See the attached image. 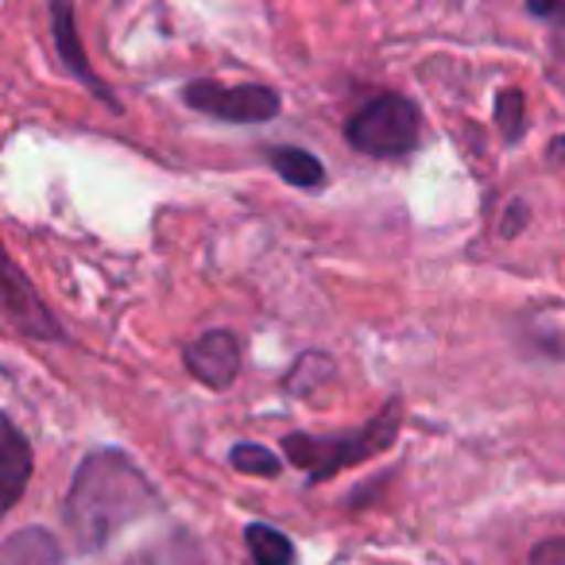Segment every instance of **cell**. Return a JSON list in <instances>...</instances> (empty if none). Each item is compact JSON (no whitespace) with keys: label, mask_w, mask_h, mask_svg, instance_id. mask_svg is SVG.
<instances>
[{"label":"cell","mask_w":565,"mask_h":565,"mask_svg":"<svg viewBox=\"0 0 565 565\" xmlns=\"http://www.w3.org/2000/svg\"><path fill=\"white\" fill-rule=\"evenodd\" d=\"M345 136L361 156L403 159L423 140V113H418V105L411 97L380 94L349 117Z\"/></svg>","instance_id":"obj_3"},{"label":"cell","mask_w":565,"mask_h":565,"mask_svg":"<svg viewBox=\"0 0 565 565\" xmlns=\"http://www.w3.org/2000/svg\"><path fill=\"white\" fill-rule=\"evenodd\" d=\"M4 318H9L20 333H28V338H35V341L63 338V330H58V322L51 318V310L43 307L40 295L28 287L24 275H20V267L12 264V259L4 264Z\"/></svg>","instance_id":"obj_6"},{"label":"cell","mask_w":565,"mask_h":565,"mask_svg":"<svg viewBox=\"0 0 565 565\" xmlns=\"http://www.w3.org/2000/svg\"><path fill=\"white\" fill-rule=\"evenodd\" d=\"M550 159H565V136H562V140L550 143Z\"/></svg>","instance_id":"obj_18"},{"label":"cell","mask_w":565,"mask_h":565,"mask_svg":"<svg viewBox=\"0 0 565 565\" xmlns=\"http://www.w3.org/2000/svg\"><path fill=\"white\" fill-rule=\"evenodd\" d=\"M125 565H205V557L186 534H174V539L159 542V546L140 550V554L128 557Z\"/></svg>","instance_id":"obj_12"},{"label":"cell","mask_w":565,"mask_h":565,"mask_svg":"<svg viewBox=\"0 0 565 565\" xmlns=\"http://www.w3.org/2000/svg\"><path fill=\"white\" fill-rule=\"evenodd\" d=\"M244 546L256 565H295V542L271 523H252L244 531Z\"/></svg>","instance_id":"obj_10"},{"label":"cell","mask_w":565,"mask_h":565,"mask_svg":"<svg viewBox=\"0 0 565 565\" xmlns=\"http://www.w3.org/2000/svg\"><path fill=\"white\" fill-rule=\"evenodd\" d=\"M267 159H271L275 174H279L282 182H291V186H299V190H315L326 182L322 159L310 156L307 148H271Z\"/></svg>","instance_id":"obj_9"},{"label":"cell","mask_w":565,"mask_h":565,"mask_svg":"<svg viewBox=\"0 0 565 565\" xmlns=\"http://www.w3.org/2000/svg\"><path fill=\"white\" fill-rule=\"evenodd\" d=\"M526 12L539 20H565V0H526Z\"/></svg>","instance_id":"obj_16"},{"label":"cell","mask_w":565,"mask_h":565,"mask_svg":"<svg viewBox=\"0 0 565 565\" xmlns=\"http://www.w3.org/2000/svg\"><path fill=\"white\" fill-rule=\"evenodd\" d=\"M182 361H186V372L198 384L213 387V392H225L241 376V341L225 330H210L198 341H190Z\"/></svg>","instance_id":"obj_5"},{"label":"cell","mask_w":565,"mask_h":565,"mask_svg":"<svg viewBox=\"0 0 565 565\" xmlns=\"http://www.w3.org/2000/svg\"><path fill=\"white\" fill-rule=\"evenodd\" d=\"M228 465H233L236 472H248V477H279L282 472L279 454H271V449L259 446V441H236L233 454H228Z\"/></svg>","instance_id":"obj_14"},{"label":"cell","mask_w":565,"mask_h":565,"mask_svg":"<svg viewBox=\"0 0 565 565\" xmlns=\"http://www.w3.org/2000/svg\"><path fill=\"white\" fill-rule=\"evenodd\" d=\"M51 35H55L58 58H63L66 71H71L74 78H78L82 86L89 89V94L102 97L109 109H117V97H113L109 86L97 78L94 66H89V58H86V51H82L78 28H74V4H71V0H51Z\"/></svg>","instance_id":"obj_7"},{"label":"cell","mask_w":565,"mask_h":565,"mask_svg":"<svg viewBox=\"0 0 565 565\" xmlns=\"http://www.w3.org/2000/svg\"><path fill=\"white\" fill-rule=\"evenodd\" d=\"M526 217H531V210H526L523 202H511L508 217H503V236H519V228L526 225Z\"/></svg>","instance_id":"obj_17"},{"label":"cell","mask_w":565,"mask_h":565,"mask_svg":"<svg viewBox=\"0 0 565 565\" xmlns=\"http://www.w3.org/2000/svg\"><path fill=\"white\" fill-rule=\"evenodd\" d=\"M182 102H186L190 109L205 113V117L225 120V125H264V120L279 117V109H282L279 94H275L271 86H256V82L221 86V82L198 78V82H186Z\"/></svg>","instance_id":"obj_4"},{"label":"cell","mask_w":565,"mask_h":565,"mask_svg":"<svg viewBox=\"0 0 565 565\" xmlns=\"http://www.w3.org/2000/svg\"><path fill=\"white\" fill-rule=\"evenodd\" d=\"M0 430H4V438H0V484H4L0 503L17 508L28 480H32V446H28V438L20 434V426L12 418L0 423Z\"/></svg>","instance_id":"obj_8"},{"label":"cell","mask_w":565,"mask_h":565,"mask_svg":"<svg viewBox=\"0 0 565 565\" xmlns=\"http://www.w3.org/2000/svg\"><path fill=\"white\" fill-rule=\"evenodd\" d=\"M526 565H565V539H542L531 546Z\"/></svg>","instance_id":"obj_15"},{"label":"cell","mask_w":565,"mask_h":565,"mask_svg":"<svg viewBox=\"0 0 565 565\" xmlns=\"http://www.w3.org/2000/svg\"><path fill=\"white\" fill-rule=\"evenodd\" d=\"M492 117H495V128H500L503 140H508V143L523 140V132H526V97H523V89H500V94H495Z\"/></svg>","instance_id":"obj_13"},{"label":"cell","mask_w":565,"mask_h":565,"mask_svg":"<svg viewBox=\"0 0 565 565\" xmlns=\"http://www.w3.org/2000/svg\"><path fill=\"white\" fill-rule=\"evenodd\" d=\"M159 511V492L120 449H94L74 472L63 519L78 550H105L120 531Z\"/></svg>","instance_id":"obj_1"},{"label":"cell","mask_w":565,"mask_h":565,"mask_svg":"<svg viewBox=\"0 0 565 565\" xmlns=\"http://www.w3.org/2000/svg\"><path fill=\"white\" fill-rule=\"evenodd\" d=\"M58 542L47 531H20L4 542V557L0 565H55L58 562Z\"/></svg>","instance_id":"obj_11"},{"label":"cell","mask_w":565,"mask_h":565,"mask_svg":"<svg viewBox=\"0 0 565 565\" xmlns=\"http://www.w3.org/2000/svg\"><path fill=\"white\" fill-rule=\"evenodd\" d=\"M399 434V403H387L369 426L353 434H338V438H315V434H287L282 438V454L295 469H302L310 480H330L341 469L369 461V457L384 454L395 446Z\"/></svg>","instance_id":"obj_2"}]
</instances>
